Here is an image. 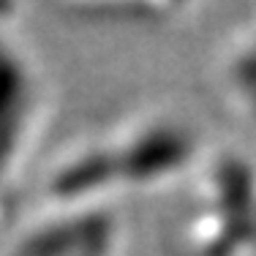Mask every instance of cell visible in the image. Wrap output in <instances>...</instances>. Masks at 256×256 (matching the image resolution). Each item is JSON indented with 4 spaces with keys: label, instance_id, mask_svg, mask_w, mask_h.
Instances as JSON below:
<instances>
[{
    "label": "cell",
    "instance_id": "cell-1",
    "mask_svg": "<svg viewBox=\"0 0 256 256\" xmlns=\"http://www.w3.org/2000/svg\"><path fill=\"white\" fill-rule=\"evenodd\" d=\"M93 256H101V254H93Z\"/></svg>",
    "mask_w": 256,
    "mask_h": 256
}]
</instances>
